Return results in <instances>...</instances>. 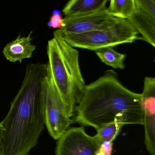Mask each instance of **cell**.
<instances>
[{"mask_svg":"<svg viewBox=\"0 0 155 155\" xmlns=\"http://www.w3.org/2000/svg\"><path fill=\"white\" fill-rule=\"evenodd\" d=\"M138 33L127 19L119 18L112 26L101 30L62 34L64 40L73 48L96 51L102 48L132 43L138 38Z\"/></svg>","mask_w":155,"mask_h":155,"instance_id":"4","label":"cell"},{"mask_svg":"<svg viewBox=\"0 0 155 155\" xmlns=\"http://www.w3.org/2000/svg\"><path fill=\"white\" fill-rule=\"evenodd\" d=\"M43 106L45 125L51 136L58 140L69 129L72 120L48 68Z\"/></svg>","mask_w":155,"mask_h":155,"instance_id":"5","label":"cell"},{"mask_svg":"<svg viewBox=\"0 0 155 155\" xmlns=\"http://www.w3.org/2000/svg\"><path fill=\"white\" fill-rule=\"evenodd\" d=\"M32 31L27 37H21L19 35L13 41L7 44L3 49L4 57L12 62L19 61L21 62L23 60L30 58L36 46L31 43Z\"/></svg>","mask_w":155,"mask_h":155,"instance_id":"9","label":"cell"},{"mask_svg":"<svg viewBox=\"0 0 155 155\" xmlns=\"http://www.w3.org/2000/svg\"><path fill=\"white\" fill-rule=\"evenodd\" d=\"M124 125L120 121H114L97 130L95 137L101 144L104 141L112 142L119 134Z\"/></svg>","mask_w":155,"mask_h":155,"instance_id":"14","label":"cell"},{"mask_svg":"<svg viewBox=\"0 0 155 155\" xmlns=\"http://www.w3.org/2000/svg\"><path fill=\"white\" fill-rule=\"evenodd\" d=\"M96 155H106L105 154H103V153H101V152H98L97 153Z\"/></svg>","mask_w":155,"mask_h":155,"instance_id":"19","label":"cell"},{"mask_svg":"<svg viewBox=\"0 0 155 155\" xmlns=\"http://www.w3.org/2000/svg\"><path fill=\"white\" fill-rule=\"evenodd\" d=\"M113 48H102L96 51L95 52L103 63L113 68L123 69L125 68L124 62L126 54L117 52Z\"/></svg>","mask_w":155,"mask_h":155,"instance_id":"13","label":"cell"},{"mask_svg":"<svg viewBox=\"0 0 155 155\" xmlns=\"http://www.w3.org/2000/svg\"><path fill=\"white\" fill-rule=\"evenodd\" d=\"M112 142L104 141L101 143L98 152L103 153L106 155H111L112 151Z\"/></svg>","mask_w":155,"mask_h":155,"instance_id":"17","label":"cell"},{"mask_svg":"<svg viewBox=\"0 0 155 155\" xmlns=\"http://www.w3.org/2000/svg\"><path fill=\"white\" fill-rule=\"evenodd\" d=\"M106 10L65 17L63 18L64 27L60 30L63 34H74L91 32L108 28L119 18L109 15Z\"/></svg>","mask_w":155,"mask_h":155,"instance_id":"7","label":"cell"},{"mask_svg":"<svg viewBox=\"0 0 155 155\" xmlns=\"http://www.w3.org/2000/svg\"><path fill=\"white\" fill-rule=\"evenodd\" d=\"M4 133V128L1 122L0 123V155H2Z\"/></svg>","mask_w":155,"mask_h":155,"instance_id":"18","label":"cell"},{"mask_svg":"<svg viewBox=\"0 0 155 155\" xmlns=\"http://www.w3.org/2000/svg\"><path fill=\"white\" fill-rule=\"evenodd\" d=\"M47 65L29 64L18 94L1 122L4 129L2 155H28L45 125L44 94Z\"/></svg>","mask_w":155,"mask_h":155,"instance_id":"1","label":"cell"},{"mask_svg":"<svg viewBox=\"0 0 155 155\" xmlns=\"http://www.w3.org/2000/svg\"><path fill=\"white\" fill-rule=\"evenodd\" d=\"M48 25L50 28L58 29H61L64 27L63 18L60 14L58 11H54L53 14L50 18V20L48 22Z\"/></svg>","mask_w":155,"mask_h":155,"instance_id":"16","label":"cell"},{"mask_svg":"<svg viewBox=\"0 0 155 155\" xmlns=\"http://www.w3.org/2000/svg\"><path fill=\"white\" fill-rule=\"evenodd\" d=\"M132 26L142 37L138 39L147 41L155 47V18L137 8L135 12L128 19Z\"/></svg>","mask_w":155,"mask_h":155,"instance_id":"10","label":"cell"},{"mask_svg":"<svg viewBox=\"0 0 155 155\" xmlns=\"http://www.w3.org/2000/svg\"><path fill=\"white\" fill-rule=\"evenodd\" d=\"M141 104L144 114L145 143L147 150L155 155V78L145 77Z\"/></svg>","mask_w":155,"mask_h":155,"instance_id":"8","label":"cell"},{"mask_svg":"<svg viewBox=\"0 0 155 155\" xmlns=\"http://www.w3.org/2000/svg\"><path fill=\"white\" fill-rule=\"evenodd\" d=\"M136 10L135 0H111L106 12L114 18L128 20Z\"/></svg>","mask_w":155,"mask_h":155,"instance_id":"12","label":"cell"},{"mask_svg":"<svg viewBox=\"0 0 155 155\" xmlns=\"http://www.w3.org/2000/svg\"><path fill=\"white\" fill-rule=\"evenodd\" d=\"M58 140L56 155H96L101 145L83 127L68 129Z\"/></svg>","mask_w":155,"mask_h":155,"instance_id":"6","label":"cell"},{"mask_svg":"<svg viewBox=\"0 0 155 155\" xmlns=\"http://www.w3.org/2000/svg\"><path fill=\"white\" fill-rule=\"evenodd\" d=\"M74 123L96 130L114 121L143 125L141 94L128 89L113 70L86 85L75 109Z\"/></svg>","mask_w":155,"mask_h":155,"instance_id":"2","label":"cell"},{"mask_svg":"<svg viewBox=\"0 0 155 155\" xmlns=\"http://www.w3.org/2000/svg\"><path fill=\"white\" fill-rule=\"evenodd\" d=\"M47 53L48 70L71 117L87 85L80 67L78 51L64 40L62 31L58 29L48 42Z\"/></svg>","mask_w":155,"mask_h":155,"instance_id":"3","label":"cell"},{"mask_svg":"<svg viewBox=\"0 0 155 155\" xmlns=\"http://www.w3.org/2000/svg\"><path fill=\"white\" fill-rule=\"evenodd\" d=\"M107 0H71L62 10L65 17L91 13L107 9Z\"/></svg>","mask_w":155,"mask_h":155,"instance_id":"11","label":"cell"},{"mask_svg":"<svg viewBox=\"0 0 155 155\" xmlns=\"http://www.w3.org/2000/svg\"><path fill=\"white\" fill-rule=\"evenodd\" d=\"M135 2L137 9L155 18V1L154 0H135Z\"/></svg>","mask_w":155,"mask_h":155,"instance_id":"15","label":"cell"}]
</instances>
